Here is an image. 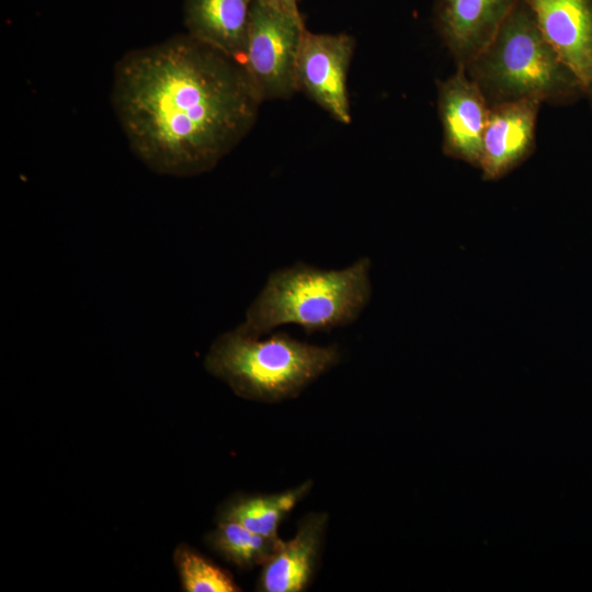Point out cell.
<instances>
[{"instance_id":"obj_13","label":"cell","mask_w":592,"mask_h":592,"mask_svg":"<svg viewBox=\"0 0 592 592\" xmlns=\"http://www.w3.org/2000/svg\"><path fill=\"white\" fill-rule=\"evenodd\" d=\"M312 480L274 493L240 494L219 510L218 521H232L265 537L277 538L287 514L308 494Z\"/></svg>"},{"instance_id":"obj_1","label":"cell","mask_w":592,"mask_h":592,"mask_svg":"<svg viewBox=\"0 0 592 592\" xmlns=\"http://www.w3.org/2000/svg\"><path fill=\"white\" fill-rule=\"evenodd\" d=\"M111 100L133 152L173 177L212 170L253 127L262 102L241 62L189 34L122 57Z\"/></svg>"},{"instance_id":"obj_4","label":"cell","mask_w":592,"mask_h":592,"mask_svg":"<svg viewBox=\"0 0 592 592\" xmlns=\"http://www.w3.org/2000/svg\"><path fill=\"white\" fill-rule=\"evenodd\" d=\"M465 70L490 107L524 99L562 102L581 92L574 76L544 37L525 0L516 4Z\"/></svg>"},{"instance_id":"obj_6","label":"cell","mask_w":592,"mask_h":592,"mask_svg":"<svg viewBox=\"0 0 592 592\" xmlns=\"http://www.w3.org/2000/svg\"><path fill=\"white\" fill-rule=\"evenodd\" d=\"M354 45V38L344 33L315 34L306 30L297 59L298 91L344 124L351 121L346 78Z\"/></svg>"},{"instance_id":"obj_16","label":"cell","mask_w":592,"mask_h":592,"mask_svg":"<svg viewBox=\"0 0 592 592\" xmlns=\"http://www.w3.org/2000/svg\"><path fill=\"white\" fill-rule=\"evenodd\" d=\"M284 13L301 16L297 7L298 0H259Z\"/></svg>"},{"instance_id":"obj_11","label":"cell","mask_w":592,"mask_h":592,"mask_svg":"<svg viewBox=\"0 0 592 592\" xmlns=\"http://www.w3.org/2000/svg\"><path fill=\"white\" fill-rule=\"evenodd\" d=\"M328 515L312 512L301 517L296 534L280 540L261 566L260 592H303L312 581L326 534Z\"/></svg>"},{"instance_id":"obj_15","label":"cell","mask_w":592,"mask_h":592,"mask_svg":"<svg viewBox=\"0 0 592 592\" xmlns=\"http://www.w3.org/2000/svg\"><path fill=\"white\" fill-rule=\"evenodd\" d=\"M181 584L187 592H238L240 587L234 577L212 560L186 545L174 553Z\"/></svg>"},{"instance_id":"obj_2","label":"cell","mask_w":592,"mask_h":592,"mask_svg":"<svg viewBox=\"0 0 592 592\" xmlns=\"http://www.w3.org/2000/svg\"><path fill=\"white\" fill-rule=\"evenodd\" d=\"M371 264L364 257L341 270L301 262L275 270L238 328L262 337L283 325H297L308 334L348 326L369 303Z\"/></svg>"},{"instance_id":"obj_8","label":"cell","mask_w":592,"mask_h":592,"mask_svg":"<svg viewBox=\"0 0 592 592\" xmlns=\"http://www.w3.org/2000/svg\"><path fill=\"white\" fill-rule=\"evenodd\" d=\"M437 106L443 152L479 168L490 105L464 68L458 67L453 76L440 82Z\"/></svg>"},{"instance_id":"obj_14","label":"cell","mask_w":592,"mask_h":592,"mask_svg":"<svg viewBox=\"0 0 592 592\" xmlns=\"http://www.w3.org/2000/svg\"><path fill=\"white\" fill-rule=\"evenodd\" d=\"M280 540V537H265L232 521H218L216 528L206 535L207 545L216 554L242 570L262 566Z\"/></svg>"},{"instance_id":"obj_12","label":"cell","mask_w":592,"mask_h":592,"mask_svg":"<svg viewBox=\"0 0 592 592\" xmlns=\"http://www.w3.org/2000/svg\"><path fill=\"white\" fill-rule=\"evenodd\" d=\"M253 0H185L184 23L193 38L242 61Z\"/></svg>"},{"instance_id":"obj_10","label":"cell","mask_w":592,"mask_h":592,"mask_svg":"<svg viewBox=\"0 0 592 592\" xmlns=\"http://www.w3.org/2000/svg\"><path fill=\"white\" fill-rule=\"evenodd\" d=\"M521 0H436L434 22L458 67L491 42Z\"/></svg>"},{"instance_id":"obj_7","label":"cell","mask_w":592,"mask_h":592,"mask_svg":"<svg viewBox=\"0 0 592 592\" xmlns=\"http://www.w3.org/2000/svg\"><path fill=\"white\" fill-rule=\"evenodd\" d=\"M592 105V0H525Z\"/></svg>"},{"instance_id":"obj_3","label":"cell","mask_w":592,"mask_h":592,"mask_svg":"<svg viewBox=\"0 0 592 592\" xmlns=\"http://www.w3.org/2000/svg\"><path fill=\"white\" fill-rule=\"evenodd\" d=\"M340 360L335 344L315 345L284 332L261 339L237 327L213 342L205 368L236 395L272 403L297 397Z\"/></svg>"},{"instance_id":"obj_9","label":"cell","mask_w":592,"mask_h":592,"mask_svg":"<svg viewBox=\"0 0 592 592\" xmlns=\"http://www.w3.org/2000/svg\"><path fill=\"white\" fill-rule=\"evenodd\" d=\"M540 103L524 99L490 107L479 166L485 180L506 175L533 152Z\"/></svg>"},{"instance_id":"obj_5","label":"cell","mask_w":592,"mask_h":592,"mask_svg":"<svg viewBox=\"0 0 592 592\" xmlns=\"http://www.w3.org/2000/svg\"><path fill=\"white\" fill-rule=\"evenodd\" d=\"M305 31L301 16L253 0L241 64L261 101L289 99L298 91L296 68Z\"/></svg>"}]
</instances>
